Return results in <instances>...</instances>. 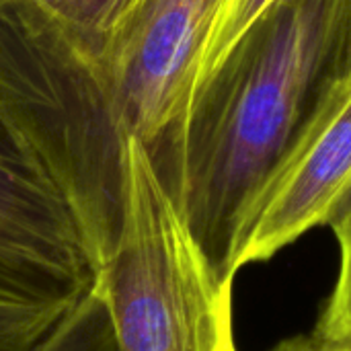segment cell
Listing matches in <instances>:
<instances>
[{
  "instance_id": "30bf717a",
  "label": "cell",
  "mask_w": 351,
  "mask_h": 351,
  "mask_svg": "<svg viewBox=\"0 0 351 351\" xmlns=\"http://www.w3.org/2000/svg\"><path fill=\"white\" fill-rule=\"evenodd\" d=\"M74 351H117L109 317L103 308H88L72 321Z\"/></svg>"
},
{
  "instance_id": "7a4b0ae2",
  "label": "cell",
  "mask_w": 351,
  "mask_h": 351,
  "mask_svg": "<svg viewBox=\"0 0 351 351\" xmlns=\"http://www.w3.org/2000/svg\"><path fill=\"white\" fill-rule=\"evenodd\" d=\"M351 72V0H271L193 88L160 181L214 280L241 271L257 206Z\"/></svg>"
},
{
  "instance_id": "8fae6325",
  "label": "cell",
  "mask_w": 351,
  "mask_h": 351,
  "mask_svg": "<svg viewBox=\"0 0 351 351\" xmlns=\"http://www.w3.org/2000/svg\"><path fill=\"white\" fill-rule=\"evenodd\" d=\"M271 351H341V350H331L323 343H319L313 335L306 337H292L286 339L282 343H278Z\"/></svg>"
},
{
  "instance_id": "3957f363",
  "label": "cell",
  "mask_w": 351,
  "mask_h": 351,
  "mask_svg": "<svg viewBox=\"0 0 351 351\" xmlns=\"http://www.w3.org/2000/svg\"><path fill=\"white\" fill-rule=\"evenodd\" d=\"M93 292L117 351H218L232 327V284L220 286L140 140L125 146L123 212Z\"/></svg>"
},
{
  "instance_id": "7c38bea8",
  "label": "cell",
  "mask_w": 351,
  "mask_h": 351,
  "mask_svg": "<svg viewBox=\"0 0 351 351\" xmlns=\"http://www.w3.org/2000/svg\"><path fill=\"white\" fill-rule=\"evenodd\" d=\"M218 351H239L237 350V343H234V329H226L224 337H222V343H220V350Z\"/></svg>"
},
{
  "instance_id": "6da1fadb",
  "label": "cell",
  "mask_w": 351,
  "mask_h": 351,
  "mask_svg": "<svg viewBox=\"0 0 351 351\" xmlns=\"http://www.w3.org/2000/svg\"><path fill=\"white\" fill-rule=\"evenodd\" d=\"M220 0H146L103 66L84 62L31 0H0V113L68 197L88 239L121 216L125 146L162 171Z\"/></svg>"
},
{
  "instance_id": "52a82bcc",
  "label": "cell",
  "mask_w": 351,
  "mask_h": 351,
  "mask_svg": "<svg viewBox=\"0 0 351 351\" xmlns=\"http://www.w3.org/2000/svg\"><path fill=\"white\" fill-rule=\"evenodd\" d=\"M90 66H103L146 0H31Z\"/></svg>"
},
{
  "instance_id": "9c48e42d",
  "label": "cell",
  "mask_w": 351,
  "mask_h": 351,
  "mask_svg": "<svg viewBox=\"0 0 351 351\" xmlns=\"http://www.w3.org/2000/svg\"><path fill=\"white\" fill-rule=\"evenodd\" d=\"M271 0H220L202 51L195 86L222 62V58L237 43V39L245 33V29L259 16V12Z\"/></svg>"
},
{
  "instance_id": "ba28073f",
  "label": "cell",
  "mask_w": 351,
  "mask_h": 351,
  "mask_svg": "<svg viewBox=\"0 0 351 351\" xmlns=\"http://www.w3.org/2000/svg\"><path fill=\"white\" fill-rule=\"evenodd\" d=\"M327 226L339 245V276L313 337L331 350L351 351V189L335 208Z\"/></svg>"
},
{
  "instance_id": "8992f818",
  "label": "cell",
  "mask_w": 351,
  "mask_h": 351,
  "mask_svg": "<svg viewBox=\"0 0 351 351\" xmlns=\"http://www.w3.org/2000/svg\"><path fill=\"white\" fill-rule=\"evenodd\" d=\"M86 294L0 265V351H41Z\"/></svg>"
},
{
  "instance_id": "277c9868",
  "label": "cell",
  "mask_w": 351,
  "mask_h": 351,
  "mask_svg": "<svg viewBox=\"0 0 351 351\" xmlns=\"http://www.w3.org/2000/svg\"><path fill=\"white\" fill-rule=\"evenodd\" d=\"M351 189V72L319 107L267 185L241 253V269L269 261L317 226H327Z\"/></svg>"
},
{
  "instance_id": "5b68a950",
  "label": "cell",
  "mask_w": 351,
  "mask_h": 351,
  "mask_svg": "<svg viewBox=\"0 0 351 351\" xmlns=\"http://www.w3.org/2000/svg\"><path fill=\"white\" fill-rule=\"evenodd\" d=\"M0 265L90 292L80 224L41 160L0 113Z\"/></svg>"
}]
</instances>
